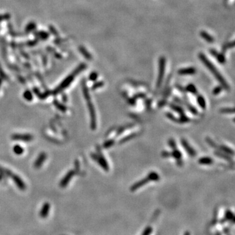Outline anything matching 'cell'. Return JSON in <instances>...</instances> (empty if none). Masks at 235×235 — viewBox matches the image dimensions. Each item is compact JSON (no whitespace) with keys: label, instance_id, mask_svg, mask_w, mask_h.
Masks as SVG:
<instances>
[{"label":"cell","instance_id":"ffe728a7","mask_svg":"<svg viewBox=\"0 0 235 235\" xmlns=\"http://www.w3.org/2000/svg\"><path fill=\"white\" fill-rule=\"evenodd\" d=\"M98 161H99V163L102 167V168L105 169V170H108L109 169L108 165H107V163H106V161H105V160L103 158H102V157H99Z\"/></svg>","mask_w":235,"mask_h":235},{"label":"cell","instance_id":"7402d4cb","mask_svg":"<svg viewBox=\"0 0 235 235\" xmlns=\"http://www.w3.org/2000/svg\"><path fill=\"white\" fill-rule=\"evenodd\" d=\"M197 101H198L199 105L201 106L202 108L204 109L205 107H206V102H205L204 99L203 98V97H201V96H199L198 97V100H197Z\"/></svg>","mask_w":235,"mask_h":235},{"label":"cell","instance_id":"83f0119b","mask_svg":"<svg viewBox=\"0 0 235 235\" xmlns=\"http://www.w3.org/2000/svg\"><path fill=\"white\" fill-rule=\"evenodd\" d=\"M9 14H0V22L3 20L9 19Z\"/></svg>","mask_w":235,"mask_h":235},{"label":"cell","instance_id":"1f68e13d","mask_svg":"<svg viewBox=\"0 0 235 235\" xmlns=\"http://www.w3.org/2000/svg\"><path fill=\"white\" fill-rule=\"evenodd\" d=\"M221 91V88L220 87H216V89H214V94H217L219 93V92Z\"/></svg>","mask_w":235,"mask_h":235},{"label":"cell","instance_id":"f1b7e54d","mask_svg":"<svg viewBox=\"0 0 235 235\" xmlns=\"http://www.w3.org/2000/svg\"><path fill=\"white\" fill-rule=\"evenodd\" d=\"M112 144H113V141H110L107 142L104 145H105V148H108V147L111 146Z\"/></svg>","mask_w":235,"mask_h":235},{"label":"cell","instance_id":"cb8c5ba5","mask_svg":"<svg viewBox=\"0 0 235 235\" xmlns=\"http://www.w3.org/2000/svg\"><path fill=\"white\" fill-rule=\"evenodd\" d=\"M54 105H55V106H56L57 109H59V110H60L61 111L65 112V111H66V107H64V106L63 105H61L60 103H59L58 102H57V101H54Z\"/></svg>","mask_w":235,"mask_h":235},{"label":"cell","instance_id":"9c48e42d","mask_svg":"<svg viewBox=\"0 0 235 235\" xmlns=\"http://www.w3.org/2000/svg\"><path fill=\"white\" fill-rule=\"evenodd\" d=\"M195 72L196 69L194 67L181 69L178 71V74H181V75H191V74H194Z\"/></svg>","mask_w":235,"mask_h":235},{"label":"cell","instance_id":"6da1fadb","mask_svg":"<svg viewBox=\"0 0 235 235\" xmlns=\"http://www.w3.org/2000/svg\"><path fill=\"white\" fill-rule=\"evenodd\" d=\"M199 58L202 61L205 66H206L207 68H208L210 71L212 72V73L214 74L215 77L217 79V81L220 82V83L225 88H226L227 89H228L229 88V87L227 84V82L225 81V80L223 79V77L221 75V74L219 73L218 71L216 69V67H215L213 64H212L210 61L207 57L204 56V54H199Z\"/></svg>","mask_w":235,"mask_h":235},{"label":"cell","instance_id":"277c9868","mask_svg":"<svg viewBox=\"0 0 235 235\" xmlns=\"http://www.w3.org/2000/svg\"><path fill=\"white\" fill-rule=\"evenodd\" d=\"M86 101H87V106H88V108H89V113H90V116H91V127L92 129H95L96 128V112H95L94 107L90 101V98L87 99Z\"/></svg>","mask_w":235,"mask_h":235},{"label":"cell","instance_id":"8fae6325","mask_svg":"<svg viewBox=\"0 0 235 235\" xmlns=\"http://www.w3.org/2000/svg\"><path fill=\"white\" fill-rule=\"evenodd\" d=\"M79 51H80V52H81V53L83 55V56L85 57V58L86 59H88V60H91V59H92V55L89 53V52L87 51V50L84 48V46H81L79 47Z\"/></svg>","mask_w":235,"mask_h":235},{"label":"cell","instance_id":"3957f363","mask_svg":"<svg viewBox=\"0 0 235 235\" xmlns=\"http://www.w3.org/2000/svg\"><path fill=\"white\" fill-rule=\"evenodd\" d=\"M165 64H166V60L165 57H161L159 59V74H158V79H157V86L159 87L161 86V82L163 81V79L164 77L165 73Z\"/></svg>","mask_w":235,"mask_h":235},{"label":"cell","instance_id":"30bf717a","mask_svg":"<svg viewBox=\"0 0 235 235\" xmlns=\"http://www.w3.org/2000/svg\"><path fill=\"white\" fill-rule=\"evenodd\" d=\"M149 181H152L150 178V176H148V177L146 178H144L143 180H142L139 181V182H137V184H135V185H133V186L131 187V190L132 191H134V190H136L137 189H139V187H141V186H143L144 185H145L146 184L148 183Z\"/></svg>","mask_w":235,"mask_h":235},{"label":"cell","instance_id":"ac0fdd59","mask_svg":"<svg viewBox=\"0 0 235 235\" xmlns=\"http://www.w3.org/2000/svg\"><path fill=\"white\" fill-rule=\"evenodd\" d=\"M199 163L204 165H210L212 163V160L208 157H202L199 159Z\"/></svg>","mask_w":235,"mask_h":235},{"label":"cell","instance_id":"8992f818","mask_svg":"<svg viewBox=\"0 0 235 235\" xmlns=\"http://www.w3.org/2000/svg\"><path fill=\"white\" fill-rule=\"evenodd\" d=\"M9 176H11V178L13 180V181L15 182V184H16V186L18 187V188L21 190H24L26 188V186L24 183V182L22 180L21 178H20V177L17 176L16 174H12V172H11L9 174Z\"/></svg>","mask_w":235,"mask_h":235},{"label":"cell","instance_id":"5bb4252c","mask_svg":"<svg viewBox=\"0 0 235 235\" xmlns=\"http://www.w3.org/2000/svg\"><path fill=\"white\" fill-rule=\"evenodd\" d=\"M201 36L204 39L206 40L207 42H212L214 41V39L213 37H212L210 35H209L208 33H207L205 31H201Z\"/></svg>","mask_w":235,"mask_h":235},{"label":"cell","instance_id":"d6986e66","mask_svg":"<svg viewBox=\"0 0 235 235\" xmlns=\"http://www.w3.org/2000/svg\"><path fill=\"white\" fill-rule=\"evenodd\" d=\"M24 97L25 99L27 100V101H30L33 99V95H32L31 92L29 90H26L24 93Z\"/></svg>","mask_w":235,"mask_h":235},{"label":"cell","instance_id":"4316f807","mask_svg":"<svg viewBox=\"0 0 235 235\" xmlns=\"http://www.w3.org/2000/svg\"><path fill=\"white\" fill-rule=\"evenodd\" d=\"M103 84H103V82H97V83L94 84L93 87H92V88H93L94 89H97V88H98V87H101V86H103Z\"/></svg>","mask_w":235,"mask_h":235},{"label":"cell","instance_id":"2e32d148","mask_svg":"<svg viewBox=\"0 0 235 235\" xmlns=\"http://www.w3.org/2000/svg\"><path fill=\"white\" fill-rule=\"evenodd\" d=\"M13 152H14V154H16L17 155H21L23 154L24 152V149L22 146H20V145L17 144L15 145L13 148Z\"/></svg>","mask_w":235,"mask_h":235},{"label":"cell","instance_id":"44dd1931","mask_svg":"<svg viewBox=\"0 0 235 235\" xmlns=\"http://www.w3.org/2000/svg\"><path fill=\"white\" fill-rule=\"evenodd\" d=\"M148 176H150V178H151L152 181H156V180H158L159 179V175L157 173H156V172H151V173Z\"/></svg>","mask_w":235,"mask_h":235},{"label":"cell","instance_id":"4dcf8cb0","mask_svg":"<svg viewBox=\"0 0 235 235\" xmlns=\"http://www.w3.org/2000/svg\"><path fill=\"white\" fill-rule=\"evenodd\" d=\"M172 108H173L175 110V111H178V112H182V110L180 108H179V107H178L172 106Z\"/></svg>","mask_w":235,"mask_h":235},{"label":"cell","instance_id":"52a82bcc","mask_svg":"<svg viewBox=\"0 0 235 235\" xmlns=\"http://www.w3.org/2000/svg\"><path fill=\"white\" fill-rule=\"evenodd\" d=\"M74 175V171H70L69 172H67L66 176H64V178L61 180L60 182V186L62 187H66L67 184H69V181L71 180L72 177Z\"/></svg>","mask_w":235,"mask_h":235},{"label":"cell","instance_id":"d4e9b609","mask_svg":"<svg viewBox=\"0 0 235 235\" xmlns=\"http://www.w3.org/2000/svg\"><path fill=\"white\" fill-rule=\"evenodd\" d=\"M97 77H98V75H97V72H92V73H91L90 74H89V79L91 80V81H96V80L97 79Z\"/></svg>","mask_w":235,"mask_h":235},{"label":"cell","instance_id":"d6a6232c","mask_svg":"<svg viewBox=\"0 0 235 235\" xmlns=\"http://www.w3.org/2000/svg\"><path fill=\"white\" fill-rule=\"evenodd\" d=\"M234 46H235V41L231 42V44H229L228 45V47H229V48H232V47H234Z\"/></svg>","mask_w":235,"mask_h":235},{"label":"cell","instance_id":"f546056e","mask_svg":"<svg viewBox=\"0 0 235 235\" xmlns=\"http://www.w3.org/2000/svg\"><path fill=\"white\" fill-rule=\"evenodd\" d=\"M169 144H170V146H171V148H175V146H176V144H175V142L174 141H172V140H171V141H169Z\"/></svg>","mask_w":235,"mask_h":235},{"label":"cell","instance_id":"ba28073f","mask_svg":"<svg viewBox=\"0 0 235 235\" xmlns=\"http://www.w3.org/2000/svg\"><path fill=\"white\" fill-rule=\"evenodd\" d=\"M46 158V155L45 153H41L39 154V156L37 157V159L36 160L34 163V167L37 169H39L41 167L42 164L44 163V161Z\"/></svg>","mask_w":235,"mask_h":235},{"label":"cell","instance_id":"7c38bea8","mask_svg":"<svg viewBox=\"0 0 235 235\" xmlns=\"http://www.w3.org/2000/svg\"><path fill=\"white\" fill-rule=\"evenodd\" d=\"M50 210V205L49 203H45L42 206V208L41 212V216L42 217H45L48 216L49 212Z\"/></svg>","mask_w":235,"mask_h":235},{"label":"cell","instance_id":"484cf974","mask_svg":"<svg viewBox=\"0 0 235 235\" xmlns=\"http://www.w3.org/2000/svg\"><path fill=\"white\" fill-rule=\"evenodd\" d=\"M172 155H173V156L175 157V158H176V159H178V160H179L180 159L181 156H182L180 152L178 150V151L174 150L173 152V153H172Z\"/></svg>","mask_w":235,"mask_h":235},{"label":"cell","instance_id":"9a60e30c","mask_svg":"<svg viewBox=\"0 0 235 235\" xmlns=\"http://www.w3.org/2000/svg\"><path fill=\"white\" fill-rule=\"evenodd\" d=\"M36 36L37 37H39V38L41 39L42 40H45V39L49 38V33H47L46 32H45V31H39V32H37V33H36Z\"/></svg>","mask_w":235,"mask_h":235},{"label":"cell","instance_id":"4fadbf2b","mask_svg":"<svg viewBox=\"0 0 235 235\" xmlns=\"http://www.w3.org/2000/svg\"><path fill=\"white\" fill-rule=\"evenodd\" d=\"M182 144H183V146H184V147L185 148V149L186 150L187 152H188L190 156H194L195 155V152L194 151V150L192 149V148H191V147H190L189 145L188 144H187L186 141H182Z\"/></svg>","mask_w":235,"mask_h":235},{"label":"cell","instance_id":"5b68a950","mask_svg":"<svg viewBox=\"0 0 235 235\" xmlns=\"http://www.w3.org/2000/svg\"><path fill=\"white\" fill-rule=\"evenodd\" d=\"M12 139L16 141L29 142L33 139V137L29 134H14L12 136Z\"/></svg>","mask_w":235,"mask_h":235},{"label":"cell","instance_id":"7a4b0ae2","mask_svg":"<svg viewBox=\"0 0 235 235\" xmlns=\"http://www.w3.org/2000/svg\"><path fill=\"white\" fill-rule=\"evenodd\" d=\"M86 64H82L80 65V66L77 67L75 70H74V72H72V73L70 74V75L67 77L64 80V81L62 82L61 83L56 87V89H55L54 92V93L55 94H56L57 93H59V92H61L62 90H64V89L65 88H66L67 86H69L70 84H71L72 82V81L74 80L75 76L77 75L78 74H79L80 72L83 71V70L86 69Z\"/></svg>","mask_w":235,"mask_h":235},{"label":"cell","instance_id":"603a6c76","mask_svg":"<svg viewBox=\"0 0 235 235\" xmlns=\"http://www.w3.org/2000/svg\"><path fill=\"white\" fill-rule=\"evenodd\" d=\"M187 89L192 94H196L197 93L196 87H195V86L193 84H189L187 87Z\"/></svg>","mask_w":235,"mask_h":235},{"label":"cell","instance_id":"e0dca14e","mask_svg":"<svg viewBox=\"0 0 235 235\" xmlns=\"http://www.w3.org/2000/svg\"><path fill=\"white\" fill-rule=\"evenodd\" d=\"M36 24L35 22H29L26 27V31H27V33H29V32H31L34 30V29H36Z\"/></svg>","mask_w":235,"mask_h":235}]
</instances>
